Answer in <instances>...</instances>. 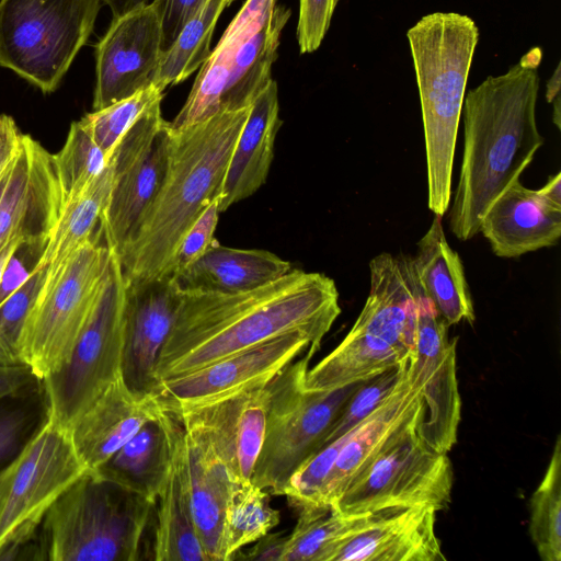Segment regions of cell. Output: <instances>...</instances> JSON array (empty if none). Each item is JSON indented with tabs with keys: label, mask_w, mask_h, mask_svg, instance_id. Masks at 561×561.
Here are the masks:
<instances>
[{
	"label": "cell",
	"mask_w": 561,
	"mask_h": 561,
	"mask_svg": "<svg viewBox=\"0 0 561 561\" xmlns=\"http://www.w3.org/2000/svg\"><path fill=\"white\" fill-rule=\"evenodd\" d=\"M341 313L329 276L291 268L266 285L238 294L183 291L156 375L165 379L203 368L290 332L312 340L313 356Z\"/></svg>",
	"instance_id": "1"
},
{
	"label": "cell",
	"mask_w": 561,
	"mask_h": 561,
	"mask_svg": "<svg viewBox=\"0 0 561 561\" xmlns=\"http://www.w3.org/2000/svg\"><path fill=\"white\" fill-rule=\"evenodd\" d=\"M540 60L534 48L463 99V151L449 210V229L460 241L479 232L492 203L519 180L545 142L536 121Z\"/></svg>",
	"instance_id": "2"
},
{
	"label": "cell",
	"mask_w": 561,
	"mask_h": 561,
	"mask_svg": "<svg viewBox=\"0 0 561 561\" xmlns=\"http://www.w3.org/2000/svg\"><path fill=\"white\" fill-rule=\"evenodd\" d=\"M250 107L218 112L199 123L171 128L169 164L153 203L117 256L126 279L168 273L185 232L221 192L222 180Z\"/></svg>",
	"instance_id": "3"
},
{
	"label": "cell",
	"mask_w": 561,
	"mask_h": 561,
	"mask_svg": "<svg viewBox=\"0 0 561 561\" xmlns=\"http://www.w3.org/2000/svg\"><path fill=\"white\" fill-rule=\"evenodd\" d=\"M407 36L424 128L427 206L443 217L450 203L457 133L479 30L468 15L435 12Z\"/></svg>",
	"instance_id": "4"
},
{
	"label": "cell",
	"mask_w": 561,
	"mask_h": 561,
	"mask_svg": "<svg viewBox=\"0 0 561 561\" xmlns=\"http://www.w3.org/2000/svg\"><path fill=\"white\" fill-rule=\"evenodd\" d=\"M369 293L352 329L316 366L304 388L328 391L409 362L415 347L420 288L410 259L382 252L369 262Z\"/></svg>",
	"instance_id": "5"
},
{
	"label": "cell",
	"mask_w": 561,
	"mask_h": 561,
	"mask_svg": "<svg viewBox=\"0 0 561 561\" xmlns=\"http://www.w3.org/2000/svg\"><path fill=\"white\" fill-rule=\"evenodd\" d=\"M156 502L87 470L48 508L39 536L48 561L144 559Z\"/></svg>",
	"instance_id": "6"
},
{
	"label": "cell",
	"mask_w": 561,
	"mask_h": 561,
	"mask_svg": "<svg viewBox=\"0 0 561 561\" xmlns=\"http://www.w3.org/2000/svg\"><path fill=\"white\" fill-rule=\"evenodd\" d=\"M102 237L100 228L61 264L45 271L19 343L21 364L42 380L68 360L98 302L112 255Z\"/></svg>",
	"instance_id": "7"
},
{
	"label": "cell",
	"mask_w": 561,
	"mask_h": 561,
	"mask_svg": "<svg viewBox=\"0 0 561 561\" xmlns=\"http://www.w3.org/2000/svg\"><path fill=\"white\" fill-rule=\"evenodd\" d=\"M311 355L307 352L268 383L265 436L251 482L283 495L297 468L322 444L328 431L363 381L328 391L304 388Z\"/></svg>",
	"instance_id": "8"
},
{
	"label": "cell",
	"mask_w": 561,
	"mask_h": 561,
	"mask_svg": "<svg viewBox=\"0 0 561 561\" xmlns=\"http://www.w3.org/2000/svg\"><path fill=\"white\" fill-rule=\"evenodd\" d=\"M102 0H0V66L54 92L88 42Z\"/></svg>",
	"instance_id": "9"
},
{
	"label": "cell",
	"mask_w": 561,
	"mask_h": 561,
	"mask_svg": "<svg viewBox=\"0 0 561 561\" xmlns=\"http://www.w3.org/2000/svg\"><path fill=\"white\" fill-rule=\"evenodd\" d=\"M423 403L335 499L331 506L357 515L391 506L448 508L454 472L447 454L430 447L419 435Z\"/></svg>",
	"instance_id": "10"
},
{
	"label": "cell",
	"mask_w": 561,
	"mask_h": 561,
	"mask_svg": "<svg viewBox=\"0 0 561 561\" xmlns=\"http://www.w3.org/2000/svg\"><path fill=\"white\" fill-rule=\"evenodd\" d=\"M125 287L119 260L112 252L98 302L68 360L43 379L49 419L66 430L121 375Z\"/></svg>",
	"instance_id": "11"
},
{
	"label": "cell",
	"mask_w": 561,
	"mask_h": 561,
	"mask_svg": "<svg viewBox=\"0 0 561 561\" xmlns=\"http://www.w3.org/2000/svg\"><path fill=\"white\" fill-rule=\"evenodd\" d=\"M170 122L161 101L152 104L124 134L110 164L112 186L100 227L106 247L119 256L163 183L170 150Z\"/></svg>",
	"instance_id": "12"
},
{
	"label": "cell",
	"mask_w": 561,
	"mask_h": 561,
	"mask_svg": "<svg viewBox=\"0 0 561 561\" xmlns=\"http://www.w3.org/2000/svg\"><path fill=\"white\" fill-rule=\"evenodd\" d=\"M88 469L48 419L20 455L0 512V554L32 538L53 503Z\"/></svg>",
	"instance_id": "13"
},
{
	"label": "cell",
	"mask_w": 561,
	"mask_h": 561,
	"mask_svg": "<svg viewBox=\"0 0 561 561\" xmlns=\"http://www.w3.org/2000/svg\"><path fill=\"white\" fill-rule=\"evenodd\" d=\"M448 327L420 290L415 347L407 375L419 390L423 403L417 433L430 447L444 454H448L456 444L461 419L456 370L457 339L449 340Z\"/></svg>",
	"instance_id": "14"
},
{
	"label": "cell",
	"mask_w": 561,
	"mask_h": 561,
	"mask_svg": "<svg viewBox=\"0 0 561 561\" xmlns=\"http://www.w3.org/2000/svg\"><path fill=\"white\" fill-rule=\"evenodd\" d=\"M311 347L312 340L304 332L279 335L203 368L163 380L156 396L157 402L163 410L179 412L265 386Z\"/></svg>",
	"instance_id": "15"
},
{
	"label": "cell",
	"mask_w": 561,
	"mask_h": 561,
	"mask_svg": "<svg viewBox=\"0 0 561 561\" xmlns=\"http://www.w3.org/2000/svg\"><path fill=\"white\" fill-rule=\"evenodd\" d=\"M62 203L54 154L23 134L0 178V253L16 242H47Z\"/></svg>",
	"instance_id": "16"
},
{
	"label": "cell",
	"mask_w": 561,
	"mask_h": 561,
	"mask_svg": "<svg viewBox=\"0 0 561 561\" xmlns=\"http://www.w3.org/2000/svg\"><path fill=\"white\" fill-rule=\"evenodd\" d=\"M162 54L161 23L150 2L112 19L95 47L93 111L154 85Z\"/></svg>",
	"instance_id": "17"
},
{
	"label": "cell",
	"mask_w": 561,
	"mask_h": 561,
	"mask_svg": "<svg viewBox=\"0 0 561 561\" xmlns=\"http://www.w3.org/2000/svg\"><path fill=\"white\" fill-rule=\"evenodd\" d=\"M121 376L133 392L156 397L157 363L173 328L183 291L170 274L144 280L125 278Z\"/></svg>",
	"instance_id": "18"
},
{
	"label": "cell",
	"mask_w": 561,
	"mask_h": 561,
	"mask_svg": "<svg viewBox=\"0 0 561 561\" xmlns=\"http://www.w3.org/2000/svg\"><path fill=\"white\" fill-rule=\"evenodd\" d=\"M268 387L243 391L199 408L172 412L198 428L234 484L250 482L266 427Z\"/></svg>",
	"instance_id": "19"
},
{
	"label": "cell",
	"mask_w": 561,
	"mask_h": 561,
	"mask_svg": "<svg viewBox=\"0 0 561 561\" xmlns=\"http://www.w3.org/2000/svg\"><path fill=\"white\" fill-rule=\"evenodd\" d=\"M431 506H391L369 513L332 561H445Z\"/></svg>",
	"instance_id": "20"
},
{
	"label": "cell",
	"mask_w": 561,
	"mask_h": 561,
	"mask_svg": "<svg viewBox=\"0 0 561 561\" xmlns=\"http://www.w3.org/2000/svg\"><path fill=\"white\" fill-rule=\"evenodd\" d=\"M158 411L156 397L133 392L119 375L67 431L79 459L94 471Z\"/></svg>",
	"instance_id": "21"
},
{
	"label": "cell",
	"mask_w": 561,
	"mask_h": 561,
	"mask_svg": "<svg viewBox=\"0 0 561 561\" xmlns=\"http://www.w3.org/2000/svg\"><path fill=\"white\" fill-rule=\"evenodd\" d=\"M479 232L500 257L552 247L561 237V206L516 180L486 210Z\"/></svg>",
	"instance_id": "22"
},
{
	"label": "cell",
	"mask_w": 561,
	"mask_h": 561,
	"mask_svg": "<svg viewBox=\"0 0 561 561\" xmlns=\"http://www.w3.org/2000/svg\"><path fill=\"white\" fill-rule=\"evenodd\" d=\"M163 411L171 437V465L156 500L152 559L208 561L192 514L184 427L178 415Z\"/></svg>",
	"instance_id": "23"
},
{
	"label": "cell",
	"mask_w": 561,
	"mask_h": 561,
	"mask_svg": "<svg viewBox=\"0 0 561 561\" xmlns=\"http://www.w3.org/2000/svg\"><path fill=\"white\" fill-rule=\"evenodd\" d=\"M422 405L407 368L392 393L345 434V442L323 485L320 505H331L345 486L383 449Z\"/></svg>",
	"instance_id": "24"
},
{
	"label": "cell",
	"mask_w": 561,
	"mask_h": 561,
	"mask_svg": "<svg viewBox=\"0 0 561 561\" xmlns=\"http://www.w3.org/2000/svg\"><path fill=\"white\" fill-rule=\"evenodd\" d=\"M290 11L276 2L256 20L240 27H227L221 37L237 38L228 81L221 94L220 112L250 107L257 95L273 80L272 65L283 27Z\"/></svg>",
	"instance_id": "25"
},
{
	"label": "cell",
	"mask_w": 561,
	"mask_h": 561,
	"mask_svg": "<svg viewBox=\"0 0 561 561\" xmlns=\"http://www.w3.org/2000/svg\"><path fill=\"white\" fill-rule=\"evenodd\" d=\"M280 125L277 83L272 80L251 104L234 144L222 180L220 213L266 182Z\"/></svg>",
	"instance_id": "26"
},
{
	"label": "cell",
	"mask_w": 561,
	"mask_h": 561,
	"mask_svg": "<svg viewBox=\"0 0 561 561\" xmlns=\"http://www.w3.org/2000/svg\"><path fill=\"white\" fill-rule=\"evenodd\" d=\"M182 424L186 444L188 493L196 531L208 561H221L225 513L234 483L205 435L188 423Z\"/></svg>",
	"instance_id": "27"
},
{
	"label": "cell",
	"mask_w": 561,
	"mask_h": 561,
	"mask_svg": "<svg viewBox=\"0 0 561 561\" xmlns=\"http://www.w3.org/2000/svg\"><path fill=\"white\" fill-rule=\"evenodd\" d=\"M291 268L272 252L228 248L216 240L174 279L182 291L238 294L274 282Z\"/></svg>",
	"instance_id": "28"
},
{
	"label": "cell",
	"mask_w": 561,
	"mask_h": 561,
	"mask_svg": "<svg viewBox=\"0 0 561 561\" xmlns=\"http://www.w3.org/2000/svg\"><path fill=\"white\" fill-rule=\"evenodd\" d=\"M410 264L421 293L432 301L448 325L462 320L474 322L463 264L445 237L442 216L435 215Z\"/></svg>",
	"instance_id": "29"
},
{
	"label": "cell",
	"mask_w": 561,
	"mask_h": 561,
	"mask_svg": "<svg viewBox=\"0 0 561 561\" xmlns=\"http://www.w3.org/2000/svg\"><path fill=\"white\" fill-rule=\"evenodd\" d=\"M171 465V437L165 412L159 407L156 415L141 427L106 462L94 470L145 499L156 502Z\"/></svg>",
	"instance_id": "30"
},
{
	"label": "cell",
	"mask_w": 561,
	"mask_h": 561,
	"mask_svg": "<svg viewBox=\"0 0 561 561\" xmlns=\"http://www.w3.org/2000/svg\"><path fill=\"white\" fill-rule=\"evenodd\" d=\"M111 186L108 161L104 171L80 195L62 205L36 268H55L96 234Z\"/></svg>",
	"instance_id": "31"
},
{
	"label": "cell",
	"mask_w": 561,
	"mask_h": 561,
	"mask_svg": "<svg viewBox=\"0 0 561 561\" xmlns=\"http://www.w3.org/2000/svg\"><path fill=\"white\" fill-rule=\"evenodd\" d=\"M287 536L283 561H332L340 545L368 518V513L345 515L331 505H307Z\"/></svg>",
	"instance_id": "32"
},
{
	"label": "cell",
	"mask_w": 561,
	"mask_h": 561,
	"mask_svg": "<svg viewBox=\"0 0 561 561\" xmlns=\"http://www.w3.org/2000/svg\"><path fill=\"white\" fill-rule=\"evenodd\" d=\"M228 7L226 0H206L188 20L172 45L162 54L154 85L165 90L186 80L209 57L217 21Z\"/></svg>",
	"instance_id": "33"
},
{
	"label": "cell",
	"mask_w": 561,
	"mask_h": 561,
	"mask_svg": "<svg viewBox=\"0 0 561 561\" xmlns=\"http://www.w3.org/2000/svg\"><path fill=\"white\" fill-rule=\"evenodd\" d=\"M270 492L251 481L234 484L229 496L221 540V561L233 560L241 549L255 542L279 524Z\"/></svg>",
	"instance_id": "34"
},
{
	"label": "cell",
	"mask_w": 561,
	"mask_h": 561,
	"mask_svg": "<svg viewBox=\"0 0 561 561\" xmlns=\"http://www.w3.org/2000/svg\"><path fill=\"white\" fill-rule=\"evenodd\" d=\"M49 419L42 382L0 400V472L15 461Z\"/></svg>",
	"instance_id": "35"
},
{
	"label": "cell",
	"mask_w": 561,
	"mask_h": 561,
	"mask_svg": "<svg viewBox=\"0 0 561 561\" xmlns=\"http://www.w3.org/2000/svg\"><path fill=\"white\" fill-rule=\"evenodd\" d=\"M529 535L543 561L561 560V437L529 503Z\"/></svg>",
	"instance_id": "36"
},
{
	"label": "cell",
	"mask_w": 561,
	"mask_h": 561,
	"mask_svg": "<svg viewBox=\"0 0 561 561\" xmlns=\"http://www.w3.org/2000/svg\"><path fill=\"white\" fill-rule=\"evenodd\" d=\"M237 38H220L209 57L201 66L192 90L170 125L190 126L220 112L219 103L226 88Z\"/></svg>",
	"instance_id": "37"
},
{
	"label": "cell",
	"mask_w": 561,
	"mask_h": 561,
	"mask_svg": "<svg viewBox=\"0 0 561 561\" xmlns=\"http://www.w3.org/2000/svg\"><path fill=\"white\" fill-rule=\"evenodd\" d=\"M54 158L62 205L80 195L104 171L110 161L81 121L71 124L64 147Z\"/></svg>",
	"instance_id": "38"
},
{
	"label": "cell",
	"mask_w": 561,
	"mask_h": 561,
	"mask_svg": "<svg viewBox=\"0 0 561 561\" xmlns=\"http://www.w3.org/2000/svg\"><path fill=\"white\" fill-rule=\"evenodd\" d=\"M162 99L163 90L151 85L102 110L88 113L80 121L110 160L124 134L152 104Z\"/></svg>",
	"instance_id": "39"
},
{
	"label": "cell",
	"mask_w": 561,
	"mask_h": 561,
	"mask_svg": "<svg viewBox=\"0 0 561 561\" xmlns=\"http://www.w3.org/2000/svg\"><path fill=\"white\" fill-rule=\"evenodd\" d=\"M408 363L364 380L343 407L320 448L346 434L371 414L392 393Z\"/></svg>",
	"instance_id": "40"
},
{
	"label": "cell",
	"mask_w": 561,
	"mask_h": 561,
	"mask_svg": "<svg viewBox=\"0 0 561 561\" xmlns=\"http://www.w3.org/2000/svg\"><path fill=\"white\" fill-rule=\"evenodd\" d=\"M45 268H35L26 282L0 305V362L22 365L19 343L31 307L39 291Z\"/></svg>",
	"instance_id": "41"
},
{
	"label": "cell",
	"mask_w": 561,
	"mask_h": 561,
	"mask_svg": "<svg viewBox=\"0 0 561 561\" xmlns=\"http://www.w3.org/2000/svg\"><path fill=\"white\" fill-rule=\"evenodd\" d=\"M221 192L203 209L180 241L167 274L173 277L197 261L216 241ZM165 274V275H167Z\"/></svg>",
	"instance_id": "42"
},
{
	"label": "cell",
	"mask_w": 561,
	"mask_h": 561,
	"mask_svg": "<svg viewBox=\"0 0 561 561\" xmlns=\"http://www.w3.org/2000/svg\"><path fill=\"white\" fill-rule=\"evenodd\" d=\"M339 0H299L297 42L301 54L317 50L329 27Z\"/></svg>",
	"instance_id": "43"
},
{
	"label": "cell",
	"mask_w": 561,
	"mask_h": 561,
	"mask_svg": "<svg viewBox=\"0 0 561 561\" xmlns=\"http://www.w3.org/2000/svg\"><path fill=\"white\" fill-rule=\"evenodd\" d=\"M46 242H20L12 252L0 280V305L35 271Z\"/></svg>",
	"instance_id": "44"
},
{
	"label": "cell",
	"mask_w": 561,
	"mask_h": 561,
	"mask_svg": "<svg viewBox=\"0 0 561 561\" xmlns=\"http://www.w3.org/2000/svg\"><path fill=\"white\" fill-rule=\"evenodd\" d=\"M206 0H152L162 30V51L175 41L185 23L198 11Z\"/></svg>",
	"instance_id": "45"
},
{
	"label": "cell",
	"mask_w": 561,
	"mask_h": 561,
	"mask_svg": "<svg viewBox=\"0 0 561 561\" xmlns=\"http://www.w3.org/2000/svg\"><path fill=\"white\" fill-rule=\"evenodd\" d=\"M42 382L26 365H9L0 362V400L26 390Z\"/></svg>",
	"instance_id": "46"
},
{
	"label": "cell",
	"mask_w": 561,
	"mask_h": 561,
	"mask_svg": "<svg viewBox=\"0 0 561 561\" xmlns=\"http://www.w3.org/2000/svg\"><path fill=\"white\" fill-rule=\"evenodd\" d=\"M287 536L268 533L257 539L245 553H237L234 559L257 561H283ZM233 559V560H234Z\"/></svg>",
	"instance_id": "47"
},
{
	"label": "cell",
	"mask_w": 561,
	"mask_h": 561,
	"mask_svg": "<svg viewBox=\"0 0 561 561\" xmlns=\"http://www.w3.org/2000/svg\"><path fill=\"white\" fill-rule=\"evenodd\" d=\"M22 135L11 116L0 115V178L15 156Z\"/></svg>",
	"instance_id": "48"
},
{
	"label": "cell",
	"mask_w": 561,
	"mask_h": 561,
	"mask_svg": "<svg viewBox=\"0 0 561 561\" xmlns=\"http://www.w3.org/2000/svg\"><path fill=\"white\" fill-rule=\"evenodd\" d=\"M112 12L113 19L149 3V0H102Z\"/></svg>",
	"instance_id": "49"
},
{
	"label": "cell",
	"mask_w": 561,
	"mask_h": 561,
	"mask_svg": "<svg viewBox=\"0 0 561 561\" xmlns=\"http://www.w3.org/2000/svg\"><path fill=\"white\" fill-rule=\"evenodd\" d=\"M538 191L549 202L561 206V172L550 176L548 182Z\"/></svg>",
	"instance_id": "50"
},
{
	"label": "cell",
	"mask_w": 561,
	"mask_h": 561,
	"mask_svg": "<svg viewBox=\"0 0 561 561\" xmlns=\"http://www.w3.org/2000/svg\"><path fill=\"white\" fill-rule=\"evenodd\" d=\"M18 459L0 472V512L7 497Z\"/></svg>",
	"instance_id": "51"
},
{
	"label": "cell",
	"mask_w": 561,
	"mask_h": 561,
	"mask_svg": "<svg viewBox=\"0 0 561 561\" xmlns=\"http://www.w3.org/2000/svg\"><path fill=\"white\" fill-rule=\"evenodd\" d=\"M560 62H558L557 68L547 82V92H546V99L548 103H552V101L560 95Z\"/></svg>",
	"instance_id": "52"
},
{
	"label": "cell",
	"mask_w": 561,
	"mask_h": 561,
	"mask_svg": "<svg viewBox=\"0 0 561 561\" xmlns=\"http://www.w3.org/2000/svg\"><path fill=\"white\" fill-rule=\"evenodd\" d=\"M560 95H558L553 101H552V105H553V115H552V119H553V123L556 124V126L558 127V129L561 128V124H560V121H561V113H560V107H561V102H560Z\"/></svg>",
	"instance_id": "53"
},
{
	"label": "cell",
	"mask_w": 561,
	"mask_h": 561,
	"mask_svg": "<svg viewBox=\"0 0 561 561\" xmlns=\"http://www.w3.org/2000/svg\"><path fill=\"white\" fill-rule=\"evenodd\" d=\"M228 5L231 4L234 0H226Z\"/></svg>",
	"instance_id": "54"
}]
</instances>
